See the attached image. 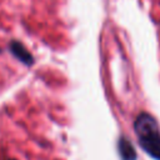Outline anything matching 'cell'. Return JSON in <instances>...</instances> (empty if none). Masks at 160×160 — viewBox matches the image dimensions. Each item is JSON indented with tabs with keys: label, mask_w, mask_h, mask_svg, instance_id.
Returning a JSON list of instances; mask_svg holds the SVG:
<instances>
[{
	"label": "cell",
	"mask_w": 160,
	"mask_h": 160,
	"mask_svg": "<svg viewBox=\"0 0 160 160\" xmlns=\"http://www.w3.org/2000/svg\"><path fill=\"white\" fill-rule=\"evenodd\" d=\"M134 131L140 148L152 159L160 160V128L149 112H140L134 121Z\"/></svg>",
	"instance_id": "1"
},
{
	"label": "cell",
	"mask_w": 160,
	"mask_h": 160,
	"mask_svg": "<svg viewBox=\"0 0 160 160\" xmlns=\"http://www.w3.org/2000/svg\"><path fill=\"white\" fill-rule=\"evenodd\" d=\"M9 48H10V51L14 54V56H16L21 62H24L26 65H31L32 64V56L24 48L22 44L18 42V41H11L10 45H9Z\"/></svg>",
	"instance_id": "2"
},
{
	"label": "cell",
	"mask_w": 160,
	"mask_h": 160,
	"mask_svg": "<svg viewBox=\"0 0 160 160\" xmlns=\"http://www.w3.org/2000/svg\"><path fill=\"white\" fill-rule=\"evenodd\" d=\"M119 152L122 160H136V151L128 138H120L119 140Z\"/></svg>",
	"instance_id": "3"
}]
</instances>
